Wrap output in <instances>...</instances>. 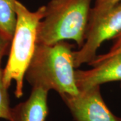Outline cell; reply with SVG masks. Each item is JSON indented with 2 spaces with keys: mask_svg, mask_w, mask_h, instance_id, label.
Returning <instances> with one entry per match:
<instances>
[{
  "mask_svg": "<svg viewBox=\"0 0 121 121\" xmlns=\"http://www.w3.org/2000/svg\"><path fill=\"white\" fill-rule=\"evenodd\" d=\"M121 33V1L95 20L88 24L85 43L74 52L75 67L95 59L96 52L104 41L114 39Z\"/></svg>",
  "mask_w": 121,
  "mask_h": 121,
  "instance_id": "cell-4",
  "label": "cell"
},
{
  "mask_svg": "<svg viewBox=\"0 0 121 121\" xmlns=\"http://www.w3.org/2000/svg\"><path fill=\"white\" fill-rule=\"evenodd\" d=\"M4 69L0 68V118L8 121L11 117L12 107L10 106L8 89L5 87L3 79Z\"/></svg>",
  "mask_w": 121,
  "mask_h": 121,
  "instance_id": "cell-9",
  "label": "cell"
},
{
  "mask_svg": "<svg viewBox=\"0 0 121 121\" xmlns=\"http://www.w3.org/2000/svg\"><path fill=\"white\" fill-rule=\"evenodd\" d=\"M60 96L75 121H121V118L116 116L105 103L100 86L79 90L76 95Z\"/></svg>",
  "mask_w": 121,
  "mask_h": 121,
  "instance_id": "cell-5",
  "label": "cell"
},
{
  "mask_svg": "<svg viewBox=\"0 0 121 121\" xmlns=\"http://www.w3.org/2000/svg\"></svg>",
  "mask_w": 121,
  "mask_h": 121,
  "instance_id": "cell-14",
  "label": "cell"
},
{
  "mask_svg": "<svg viewBox=\"0 0 121 121\" xmlns=\"http://www.w3.org/2000/svg\"><path fill=\"white\" fill-rule=\"evenodd\" d=\"M15 10L17 16L16 30L11 42L9 57L3 71V79L9 89L12 82L16 83L15 95H23L24 79L36 45L37 28L43 19L46 7H40L31 12L18 0L16 1Z\"/></svg>",
  "mask_w": 121,
  "mask_h": 121,
  "instance_id": "cell-3",
  "label": "cell"
},
{
  "mask_svg": "<svg viewBox=\"0 0 121 121\" xmlns=\"http://www.w3.org/2000/svg\"><path fill=\"white\" fill-rule=\"evenodd\" d=\"M114 40V44H112L110 50L109 51V52H112L121 48V33L118 36H117Z\"/></svg>",
  "mask_w": 121,
  "mask_h": 121,
  "instance_id": "cell-13",
  "label": "cell"
},
{
  "mask_svg": "<svg viewBox=\"0 0 121 121\" xmlns=\"http://www.w3.org/2000/svg\"><path fill=\"white\" fill-rule=\"evenodd\" d=\"M91 0H51L37 28L36 44L73 40L79 48L86 40Z\"/></svg>",
  "mask_w": 121,
  "mask_h": 121,
  "instance_id": "cell-2",
  "label": "cell"
},
{
  "mask_svg": "<svg viewBox=\"0 0 121 121\" xmlns=\"http://www.w3.org/2000/svg\"><path fill=\"white\" fill-rule=\"evenodd\" d=\"M92 67L89 70L75 71V77L79 90L110 82H121V52Z\"/></svg>",
  "mask_w": 121,
  "mask_h": 121,
  "instance_id": "cell-6",
  "label": "cell"
},
{
  "mask_svg": "<svg viewBox=\"0 0 121 121\" xmlns=\"http://www.w3.org/2000/svg\"><path fill=\"white\" fill-rule=\"evenodd\" d=\"M121 1V0H94V5L91 9L89 23L95 20Z\"/></svg>",
  "mask_w": 121,
  "mask_h": 121,
  "instance_id": "cell-10",
  "label": "cell"
},
{
  "mask_svg": "<svg viewBox=\"0 0 121 121\" xmlns=\"http://www.w3.org/2000/svg\"><path fill=\"white\" fill-rule=\"evenodd\" d=\"M121 52V48L117 49V50L114 51H112V52H107V53H106V54H104V55L96 56V57L95 58V59L93 60V61H91V63H90L89 65H91V66H94V65H95V64H97V63H98L99 62L104 60V59H107L108 57L112 56L114 55H115V54H117L118 52Z\"/></svg>",
  "mask_w": 121,
  "mask_h": 121,
  "instance_id": "cell-12",
  "label": "cell"
},
{
  "mask_svg": "<svg viewBox=\"0 0 121 121\" xmlns=\"http://www.w3.org/2000/svg\"><path fill=\"white\" fill-rule=\"evenodd\" d=\"M72 45L66 41L52 44H36L24 78L32 87H40L59 95H76L75 55Z\"/></svg>",
  "mask_w": 121,
  "mask_h": 121,
  "instance_id": "cell-1",
  "label": "cell"
},
{
  "mask_svg": "<svg viewBox=\"0 0 121 121\" xmlns=\"http://www.w3.org/2000/svg\"><path fill=\"white\" fill-rule=\"evenodd\" d=\"M47 90L32 87L28 98L12 108L8 121H45L48 114Z\"/></svg>",
  "mask_w": 121,
  "mask_h": 121,
  "instance_id": "cell-7",
  "label": "cell"
},
{
  "mask_svg": "<svg viewBox=\"0 0 121 121\" xmlns=\"http://www.w3.org/2000/svg\"><path fill=\"white\" fill-rule=\"evenodd\" d=\"M17 0H0V33L12 41L17 22L15 4Z\"/></svg>",
  "mask_w": 121,
  "mask_h": 121,
  "instance_id": "cell-8",
  "label": "cell"
},
{
  "mask_svg": "<svg viewBox=\"0 0 121 121\" xmlns=\"http://www.w3.org/2000/svg\"><path fill=\"white\" fill-rule=\"evenodd\" d=\"M11 40L6 39L4 35L0 33V68L2 58L9 52Z\"/></svg>",
  "mask_w": 121,
  "mask_h": 121,
  "instance_id": "cell-11",
  "label": "cell"
}]
</instances>
